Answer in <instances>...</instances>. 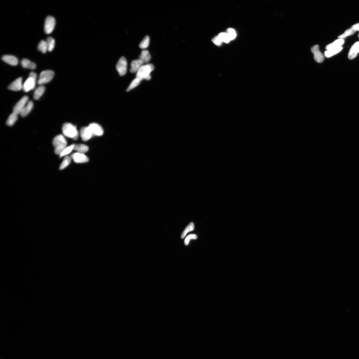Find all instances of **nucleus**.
<instances>
[{
  "instance_id": "nucleus-1",
  "label": "nucleus",
  "mask_w": 359,
  "mask_h": 359,
  "mask_svg": "<svg viewBox=\"0 0 359 359\" xmlns=\"http://www.w3.org/2000/svg\"><path fill=\"white\" fill-rule=\"evenodd\" d=\"M154 66L151 64L143 65L136 73V77L141 80H149L151 79V73L154 70Z\"/></svg>"
},
{
  "instance_id": "nucleus-2",
  "label": "nucleus",
  "mask_w": 359,
  "mask_h": 359,
  "mask_svg": "<svg viewBox=\"0 0 359 359\" xmlns=\"http://www.w3.org/2000/svg\"><path fill=\"white\" fill-rule=\"evenodd\" d=\"M53 144L55 147L56 154L60 155L66 147L67 142L64 136L59 135L55 137L53 140Z\"/></svg>"
},
{
  "instance_id": "nucleus-3",
  "label": "nucleus",
  "mask_w": 359,
  "mask_h": 359,
  "mask_svg": "<svg viewBox=\"0 0 359 359\" xmlns=\"http://www.w3.org/2000/svg\"><path fill=\"white\" fill-rule=\"evenodd\" d=\"M62 132L67 137L77 140L78 138L79 133L75 125L70 123H65L63 126Z\"/></svg>"
},
{
  "instance_id": "nucleus-4",
  "label": "nucleus",
  "mask_w": 359,
  "mask_h": 359,
  "mask_svg": "<svg viewBox=\"0 0 359 359\" xmlns=\"http://www.w3.org/2000/svg\"><path fill=\"white\" fill-rule=\"evenodd\" d=\"M37 79L36 74L34 72L30 73L28 79L23 84V89L25 92H28L35 88Z\"/></svg>"
},
{
  "instance_id": "nucleus-5",
  "label": "nucleus",
  "mask_w": 359,
  "mask_h": 359,
  "mask_svg": "<svg viewBox=\"0 0 359 359\" xmlns=\"http://www.w3.org/2000/svg\"><path fill=\"white\" fill-rule=\"evenodd\" d=\"M54 73L50 70H45L41 73L38 81L40 85H43L50 82L53 78Z\"/></svg>"
},
{
  "instance_id": "nucleus-6",
  "label": "nucleus",
  "mask_w": 359,
  "mask_h": 359,
  "mask_svg": "<svg viewBox=\"0 0 359 359\" xmlns=\"http://www.w3.org/2000/svg\"><path fill=\"white\" fill-rule=\"evenodd\" d=\"M127 61L124 57L120 58L116 65V68L119 74L123 76L126 74L127 71Z\"/></svg>"
},
{
  "instance_id": "nucleus-7",
  "label": "nucleus",
  "mask_w": 359,
  "mask_h": 359,
  "mask_svg": "<svg viewBox=\"0 0 359 359\" xmlns=\"http://www.w3.org/2000/svg\"><path fill=\"white\" fill-rule=\"evenodd\" d=\"M56 24L55 18L52 16H47L44 23V31L47 34H50L53 31Z\"/></svg>"
},
{
  "instance_id": "nucleus-8",
  "label": "nucleus",
  "mask_w": 359,
  "mask_h": 359,
  "mask_svg": "<svg viewBox=\"0 0 359 359\" xmlns=\"http://www.w3.org/2000/svg\"><path fill=\"white\" fill-rule=\"evenodd\" d=\"M28 97L24 96L18 101L14 106L13 112L17 114H20L22 110L28 102Z\"/></svg>"
},
{
  "instance_id": "nucleus-9",
  "label": "nucleus",
  "mask_w": 359,
  "mask_h": 359,
  "mask_svg": "<svg viewBox=\"0 0 359 359\" xmlns=\"http://www.w3.org/2000/svg\"><path fill=\"white\" fill-rule=\"evenodd\" d=\"M311 51L314 55V59L316 61L319 63L323 62L324 60V56L321 52L319 45H316L312 47Z\"/></svg>"
},
{
  "instance_id": "nucleus-10",
  "label": "nucleus",
  "mask_w": 359,
  "mask_h": 359,
  "mask_svg": "<svg viewBox=\"0 0 359 359\" xmlns=\"http://www.w3.org/2000/svg\"><path fill=\"white\" fill-rule=\"evenodd\" d=\"M80 134L81 138L84 141H87L90 140L94 136L90 127H83L81 129Z\"/></svg>"
},
{
  "instance_id": "nucleus-11",
  "label": "nucleus",
  "mask_w": 359,
  "mask_h": 359,
  "mask_svg": "<svg viewBox=\"0 0 359 359\" xmlns=\"http://www.w3.org/2000/svg\"><path fill=\"white\" fill-rule=\"evenodd\" d=\"M71 158L73 161L77 163H83L88 162V158L84 153H76L73 154Z\"/></svg>"
},
{
  "instance_id": "nucleus-12",
  "label": "nucleus",
  "mask_w": 359,
  "mask_h": 359,
  "mask_svg": "<svg viewBox=\"0 0 359 359\" xmlns=\"http://www.w3.org/2000/svg\"><path fill=\"white\" fill-rule=\"evenodd\" d=\"M23 79L21 77H20L11 83L9 86L8 88L10 90L17 91L23 89Z\"/></svg>"
},
{
  "instance_id": "nucleus-13",
  "label": "nucleus",
  "mask_w": 359,
  "mask_h": 359,
  "mask_svg": "<svg viewBox=\"0 0 359 359\" xmlns=\"http://www.w3.org/2000/svg\"><path fill=\"white\" fill-rule=\"evenodd\" d=\"M94 136H101L103 134V130L100 125L95 123L90 124L88 125Z\"/></svg>"
},
{
  "instance_id": "nucleus-14",
  "label": "nucleus",
  "mask_w": 359,
  "mask_h": 359,
  "mask_svg": "<svg viewBox=\"0 0 359 359\" xmlns=\"http://www.w3.org/2000/svg\"><path fill=\"white\" fill-rule=\"evenodd\" d=\"M2 60L7 64L13 66L17 65L18 63L17 58L14 56L6 55L2 57Z\"/></svg>"
},
{
  "instance_id": "nucleus-15",
  "label": "nucleus",
  "mask_w": 359,
  "mask_h": 359,
  "mask_svg": "<svg viewBox=\"0 0 359 359\" xmlns=\"http://www.w3.org/2000/svg\"><path fill=\"white\" fill-rule=\"evenodd\" d=\"M143 65V63L138 59L133 61L131 64V72L136 73Z\"/></svg>"
},
{
  "instance_id": "nucleus-16",
  "label": "nucleus",
  "mask_w": 359,
  "mask_h": 359,
  "mask_svg": "<svg viewBox=\"0 0 359 359\" xmlns=\"http://www.w3.org/2000/svg\"><path fill=\"white\" fill-rule=\"evenodd\" d=\"M358 53H359V42L355 43L351 47L348 55L349 59L351 60L356 58Z\"/></svg>"
},
{
  "instance_id": "nucleus-17",
  "label": "nucleus",
  "mask_w": 359,
  "mask_h": 359,
  "mask_svg": "<svg viewBox=\"0 0 359 359\" xmlns=\"http://www.w3.org/2000/svg\"><path fill=\"white\" fill-rule=\"evenodd\" d=\"M344 42H345V41L343 39L339 38L335 41L334 42L327 45L326 47V49L327 50H328L341 47Z\"/></svg>"
},
{
  "instance_id": "nucleus-18",
  "label": "nucleus",
  "mask_w": 359,
  "mask_h": 359,
  "mask_svg": "<svg viewBox=\"0 0 359 359\" xmlns=\"http://www.w3.org/2000/svg\"><path fill=\"white\" fill-rule=\"evenodd\" d=\"M151 59V55L149 51L147 50L142 51L138 58V59L141 61L144 64H146L149 62L150 61Z\"/></svg>"
},
{
  "instance_id": "nucleus-19",
  "label": "nucleus",
  "mask_w": 359,
  "mask_h": 359,
  "mask_svg": "<svg viewBox=\"0 0 359 359\" xmlns=\"http://www.w3.org/2000/svg\"><path fill=\"white\" fill-rule=\"evenodd\" d=\"M33 106L34 105H33V103L32 101H28L27 105L25 106L23 109L21 111L20 114L21 116L25 117L27 116L32 110Z\"/></svg>"
},
{
  "instance_id": "nucleus-20",
  "label": "nucleus",
  "mask_w": 359,
  "mask_h": 359,
  "mask_svg": "<svg viewBox=\"0 0 359 359\" xmlns=\"http://www.w3.org/2000/svg\"><path fill=\"white\" fill-rule=\"evenodd\" d=\"M21 65L23 68L33 70L36 68V65L34 63L32 62L27 59H23L21 62Z\"/></svg>"
},
{
  "instance_id": "nucleus-21",
  "label": "nucleus",
  "mask_w": 359,
  "mask_h": 359,
  "mask_svg": "<svg viewBox=\"0 0 359 359\" xmlns=\"http://www.w3.org/2000/svg\"><path fill=\"white\" fill-rule=\"evenodd\" d=\"M45 88L43 85H40L35 90L33 97L35 100H38L43 95L45 92Z\"/></svg>"
},
{
  "instance_id": "nucleus-22",
  "label": "nucleus",
  "mask_w": 359,
  "mask_h": 359,
  "mask_svg": "<svg viewBox=\"0 0 359 359\" xmlns=\"http://www.w3.org/2000/svg\"><path fill=\"white\" fill-rule=\"evenodd\" d=\"M343 49V47L327 50L325 52V56L328 58H330L333 56L338 54Z\"/></svg>"
},
{
  "instance_id": "nucleus-23",
  "label": "nucleus",
  "mask_w": 359,
  "mask_h": 359,
  "mask_svg": "<svg viewBox=\"0 0 359 359\" xmlns=\"http://www.w3.org/2000/svg\"><path fill=\"white\" fill-rule=\"evenodd\" d=\"M88 147L83 144L75 145L74 149V150L77 152V153L84 154L86 153L88 151Z\"/></svg>"
},
{
  "instance_id": "nucleus-24",
  "label": "nucleus",
  "mask_w": 359,
  "mask_h": 359,
  "mask_svg": "<svg viewBox=\"0 0 359 359\" xmlns=\"http://www.w3.org/2000/svg\"><path fill=\"white\" fill-rule=\"evenodd\" d=\"M18 115V114L13 112L7 119L6 122V124L10 127L13 125L17 120Z\"/></svg>"
},
{
  "instance_id": "nucleus-25",
  "label": "nucleus",
  "mask_w": 359,
  "mask_h": 359,
  "mask_svg": "<svg viewBox=\"0 0 359 359\" xmlns=\"http://www.w3.org/2000/svg\"><path fill=\"white\" fill-rule=\"evenodd\" d=\"M38 50L43 53H45L48 51V47L46 41L42 40L39 43L38 46Z\"/></svg>"
},
{
  "instance_id": "nucleus-26",
  "label": "nucleus",
  "mask_w": 359,
  "mask_h": 359,
  "mask_svg": "<svg viewBox=\"0 0 359 359\" xmlns=\"http://www.w3.org/2000/svg\"><path fill=\"white\" fill-rule=\"evenodd\" d=\"M141 81L142 80L136 77V78L133 80L129 84L127 89V91H131L138 86Z\"/></svg>"
},
{
  "instance_id": "nucleus-27",
  "label": "nucleus",
  "mask_w": 359,
  "mask_h": 359,
  "mask_svg": "<svg viewBox=\"0 0 359 359\" xmlns=\"http://www.w3.org/2000/svg\"><path fill=\"white\" fill-rule=\"evenodd\" d=\"M150 40L149 36H146L139 44V47L140 48L144 49L149 47L150 43Z\"/></svg>"
},
{
  "instance_id": "nucleus-28",
  "label": "nucleus",
  "mask_w": 359,
  "mask_h": 359,
  "mask_svg": "<svg viewBox=\"0 0 359 359\" xmlns=\"http://www.w3.org/2000/svg\"><path fill=\"white\" fill-rule=\"evenodd\" d=\"M194 229V224L192 223V222H191V223L187 226V227L184 229L182 233V235H181V238L182 239L184 238L188 232L193 231Z\"/></svg>"
},
{
  "instance_id": "nucleus-29",
  "label": "nucleus",
  "mask_w": 359,
  "mask_h": 359,
  "mask_svg": "<svg viewBox=\"0 0 359 359\" xmlns=\"http://www.w3.org/2000/svg\"><path fill=\"white\" fill-rule=\"evenodd\" d=\"M71 158L69 156H66L60 165V167H59V169L62 170L67 167L70 163H71Z\"/></svg>"
},
{
  "instance_id": "nucleus-30",
  "label": "nucleus",
  "mask_w": 359,
  "mask_h": 359,
  "mask_svg": "<svg viewBox=\"0 0 359 359\" xmlns=\"http://www.w3.org/2000/svg\"><path fill=\"white\" fill-rule=\"evenodd\" d=\"M46 41L48 46V51L49 52L52 51L55 46V40L52 37H49L47 39Z\"/></svg>"
},
{
  "instance_id": "nucleus-31",
  "label": "nucleus",
  "mask_w": 359,
  "mask_h": 359,
  "mask_svg": "<svg viewBox=\"0 0 359 359\" xmlns=\"http://www.w3.org/2000/svg\"><path fill=\"white\" fill-rule=\"evenodd\" d=\"M218 36L222 42H224L225 43H228L230 42L231 40L227 33H221L220 34L218 35Z\"/></svg>"
},
{
  "instance_id": "nucleus-32",
  "label": "nucleus",
  "mask_w": 359,
  "mask_h": 359,
  "mask_svg": "<svg viewBox=\"0 0 359 359\" xmlns=\"http://www.w3.org/2000/svg\"><path fill=\"white\" fill-rule=\"evenodd\" d=\"M75 144H73L68 147H66L65 149L63 151L62 153L60 155V157L66 156L68 154H70L74 150V147Z\"/></svg>"
},
{
  "instance_id": "nucleus-33",
  "label": "nucleus",
  "mask_w": 359,
  "mask_h": 359,
  "mask_svg": "<svg viewBox=\"0 0 359 359\" xmlns=\"http://www.w3.org/2000/svg\"><path fill=\"white\" fill-rule=\"evenodd\" d=\"M356 32L352 28H350L347 30L343 34L339 36V39H343L347 36L352 35Z\"/></svg>"
},
{
  "instance_id": "nucleus-34",
  "label": "nucleus",
  "mask_w": 359,
  "mask_h": 359,
  "mask_svg": "<svg viewBox=\"0 0 359 359\" xmlns=\"http://www.w3.org/2000/svg\"><path fill=\"white\" fill-rule=\"evenodd\" d=\"M231 40L234 39L236 38V34L235 30L232 28H229L227 33Z\"/></svg>"
},
{
  "instance_id": "nucleus-35",
  "label": "nucleus",
  "mask_w": 359,
  "mask_h": 359,
  "mask_svg": "<svg viewBox=\"0 0 359 359\" xmlns=\"http://www.w3.org/2000/svg\"><path fill=\"white\" fill-rule=\"evenodd\" d=\"M197 238V236L195 235H188L185 240L184 244L185 245L188 246L191 239H196Z\"/></svg>"
},
{
  "instance_id": "nucleus-36",
  "label": "nucleus",
  "mask_w": 359,
  "mask_h": 359,
  "mask_svg": "<svg viewBox=\"0 0 359 359\" xmlns=\"http://www.w3.org/2000/svg\"><path fill=\"white\" fill-rule=\"evenodd\" d=\"M213 42L217 46L220 45L222 43L218 36L216 37L213 40Z\"/></svg>"
},
{
  "instance_id": "nucleus-37",
  "label": "nucleus",
  "mask_w": 359,
  "mask_h": 359,
  "mask_svg": "<svg viewBox=\"0 0 359 359\" xmlns=\"http://www.w3.org/2000/svg\"><path fill=\"white\" fill-rule=\"evenodd\" d=\"M355 31H359V23L353 26L351 28Z\"/></svg>"
},
{
  "instance_id": "nucleus-38",
  "label": "nucleus",
  "mask_w": 359,
  "mask_h": 359,
  "mask_svg": "<svg viewBox=\"0 0 359 359\" xmlns=\"http://www.w3.org/2000/svg\"><path fill=\"white\" fill-rule=\"evenodd\" d=\"M358 37H359V35H358Z\"/></svg>"
}]
</instances>
